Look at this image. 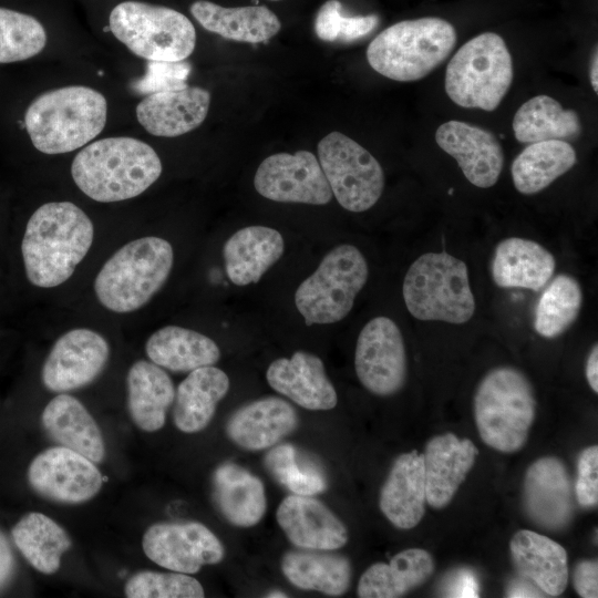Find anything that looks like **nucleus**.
I'll return each mask as SVG.
<instances>
[{"instance_id":"f257e3e1","label":"nucleus","mask_w":598,"mask_h":598,"mask_svg":"<svg viewBox=\"0 0 598 598\" xmlns=\"http://www.w3.org/2000/svg\"><path fill=\"white\" fill-rule=\"evenodd\" d=\"M94 239L90 217L71 202H50L29 218L21 243L28 280L54 288L65 282L89 252Z\"/></svg>"},{"instance_id":"f03ea898","label":"nucleus","mask_w":598,"mask_h":598,"mask_svg":"<svg viewBox=\"0 0 598 598\" xmlns=\"http://www.w3.org/2000/svg\"><path fill=\"white\" fill-rule=\"evenodd\" d=\"M161 174L162 162L153 147L127 136L106 137L86 145L71 166L75 185L100 203L136 197Z\"/></svg>"},{"instance_id":"7ed1b4c3","label":"nucleus","mask_w":598,"mask_h":598,"mask_svg":"<svg viewBox=\"0 0 598 598\" xmlns=\"http://www.w3.org/2000/svg\"><path fill=\"white\" fill-rule=\"evenodd\" d=\"M107 102L89 86L69 85L42 93L27 109L24 124L33 146L48 155L80 148L105 126Z\"/></svg>"},{"instance_id":"20e7f679","label":"nucleus","mask_w":598,"mask_h":598,"mask_svg":"<svg viewBox=\"0 0 598 598\" xmlns=\"http://www.w3.org/2000/svg\"><path fill=\"white\" fill-rule=\"evenodd\" d=\"M174 262L172 245L147 236L117 249L94 280L99 302L116 313L133 312L146 305L166 282Z\"/></svg>"},{"instance_id":"39448f33","label":"nucleus","mask_w":598,"mask_h":598,"mask_svg":"<svg viewBox=\"0 0 598 598\" xmlns=\"http://www.w3.org/2000/svg\"><path fill=\"white\" fill-rule=\"evenodd\" d=\"M455 28L448 21L425 17L396 22L380 32L367 49V60L379 74L399 82L429 75L452 52Z\"/></svg>"},{"instance_id":"423d86ee","label":"nucleus","mask_w":598,"mask_h":598,"mask_svg":"<svg viewBox=\"0 0 598 598\" xmlns=\"http://www.w3.org/2000/svg\"><path fill=\"white\" fill-rule=\"evenodd\" d=\"M535 412L533 386L515 368L492 369L476 389L477 431L486 445L502 453H514L525 445Z\"/></svg>"},{"instance_id":"0eeeda50","label":"nucleus","mask_w":598,"mask_h":598,"mask_svg":"<svg viewBox=\"0 0 598 598\" xmlns=\"http://www.w3.org/2000/svg\"><path fill=\"white\" fill-rule=\"evenodd\" d=\"M402 293L409 312L422 321L462 324L476 308L466 264L446 251L426 252L414 260Z\"/></svg>"},{"instance_id":"6e6552de","label":"nucleus","mask_w":598,"mask_h":598,"mask_svg":"<svg viewBox=\"0 0 598 598\" xmlns=\"http://www.w3.org/2000/svg\"><path fill=\"white\" fill-rule=\"evenodd\" d=\"M514 78L513 60L504 39L484 32L465 42L450 60L445 91L458 106L492 112Z\"/></svg>"},{"instance_id":"1a4fd4ad","label":"nucleus","mask_w":598,"mask_h":598,"mask_svg":"<svg viewBox=\"0 0 598 598\" xmlns=\"http://www.w3.org/2000/svg\"><path fill=\"white\" fill-rule=\"evenodd\" d=\"M109 27L130 51L148 61H183L196 44L190 20L168 7L123 1L111 11Z\"/></svg>"},{"instance_id":"9d476101","label":"nucleus","mask_w":598,"mask_h":598,"mask_svg":"<svg viewBox=\"0 0 598 598\" xmlns=\"http://www.w3.org/2000/svg\"><path fill=\"white\" fill-rule=\"evenodd\" d=\"M368 276L367 260L355 246L332 248L296 290L295 303L306 324H328L346 318Z\"/></svg>"},{"instance_id":"9b49d317","label":"nucleus","mask_w":598,"mask_h":598,"mask_svg":"<svg viewBox=\"0 0 598 598\" xmlns=\"http://www.w3.org/2000/svg\"><path fill=\"white\" fill-rule=\"evenodd\" d=\"M318 158L338 203L353 213L368 210L382 195L380 163L351 137L331 132L318 144Z\"/></svg>"},{"instance_id":"f8f14e48","label":"nucleus","mask_w":598,"mask_h":598,"mask_svg":"<svg viewBox=\"0 0 598 598\" xmlns=\"http://www.w3.org/2000/svg\"><path fill=\"white\" fill-rule=\"evenodd\" d=\"M354 368L361 384L370 392L388 396L406 380V352L398 324L388 317L371 319L360 331Z\"/></svg>"},{"instance_id":"ddd939ff","label":"nucleus","mask_w":598,"mask_h":598,"mask_svg":"<svg viewBox=\"0 0 598 598\" xmlns=\"http://www.w3.org/2000/svg\"><path fill=\"white\" fill-rule=\"evenodd\" d=\"M143 551L156 565L172 571L197 574L205 565L223 560L219 538L198 522H166L151 525L142 539Z\"/></svg>"},{"instance_id":"4468645a","label":"nucleus","mask_w":598,"mask_h":598,"mask_svg":"<svg viewBox=\"0 0 598 598\" xmlns=\"http://www.w3.org/2000/svg\"><path fill=\"white\" fill-rule=\"evenodd\" d=\"M28 482L42 497L61 504H81L102 488L103 477L95 463L58 445L39 453L28 467Z\"/></svg>"},{"instance_id":"2eb2a0df","label":"nucleus","mask_w":598,"mask_h":598,"mask_svg":"<svg viewBox=\"0 0 598 598\" xmlns=\"http://www.w3.org/2000/svg\"><path fill=\"white\" fill-rule=\"evenodd\" d=\"M254 186L262 197L280 203L326 205L332 198L319 161L308 151L268 156L256 171Z\"/></svg>"},{"instance_id":"dca6fc26","label":"nucleus","mask_w":598,"mask_h":598,"mask_svg":"<svg viewBox=\"0 0 598 598\" xmlns=\"http://www.w3.org/2000/svg\"><path fill=\"white\" fill-rule=\"evenodd\" d=\"M110 346L99 332L75 328L63 333L52 346L41 371L44 386L66 393L93 382L104 370Z\"/></svg>"},{"instance_id":"f3484780","label":"nucleus","mask_w":598,"mask_h":598,"mask_svg":"<svg viewBox=\"0 0 598 598\" xmlns=\"http://www.w3.org/2000/svg\"><path fill=\"white\" fill-rule=\"evenodd\" d=\"M524 508L528 517L548 530H561L574 516L571 480L557 457L535 461L526 471L523 485Z\"/></svg>"},{"instance_id":"a211bd4d","label":"nucleus","mask_w":598,"mask_h":598,"mask_svg":"<svg viewBox=\"0 0 598 598\" xmlns=\"http://www.w3.org/2000/svg\"><path fill=\"white\" fill-rule=\"evenodd\" d=\"M437 145L457 162L466 179L476 187L494 186L502 173L504 152L487 130L451 120L435 132Z\"/></svg>"},{"instance_id":"6ab92c4d","label":"nucleus","mask_w":598,"mask_h":598,"mask_svg":"<svg viewBox=\"0 0 598 598\" xmlns=\"http://www.w3.org/2000/svg\"><path fill=\"white\" fill-rule=\"evenodd\" d=\"M276 519L289 542L301 549L330 551L348 542V529L342 520L312 496L285 497L277 508Z\"/></svg>"},{"instance_id":"aec40b11","label":"nucleus","mask_w":598,"mask_h":598,"mask_svg":"<svg viewBox=\"0 0 598 598\" xmlns=\"http://www.w3.org/2000/svg\"><path fill=\"white\" fill-rule=\"evenodd\" d=\"M210 93L186 86L150 93L136 106L138 123L152 135L176 137L198 127L208 114Z\"/></svg>"},{"instance_id":"412c9836","label":"nucleus","mask_w":598,"mask_h":598,"mask_svg":"<svg viewBox=\"0 0 598 598\" xmlns=\"http://www.w3.org/2000/svg\"><path fill=\"white\" fill-rule=\"evenodd\" d=\"M266 379L275 391L303 409L327 411L337 405V392L327 377L323 362L312 353L297 351L290 359L272 361Z\"/></svg>"},{"instance_id":"4be33fe9","label":"nucleus","mask_w":598,"mask_h":598,"mask_svg":"<svg viewBox=\"0 0 598 598\" xmlns=\"http://www.w3.org/2000/svg\"><path fill=\"white\" fill-rule=\"evenodd\" d=\"M478 455L468 439L454 433L433 436L423 453L426 502L434 508L445 507L465 481Z\"/></svg>"},{"instance_id":"5701e85b","label":"nucleus","mask_w":598,"mask_h":598,"mask_svg":"<svg viewBox=\"0 0 598 598\" xmlns=\"http://www.w3.org/2000/svg\"><path fill=\"white\" fill-rule=\"evenodd\" d=\"M298 423L297 411L290 403L267 396L236 410L226 423V434L244 450L262 451L292 433Z\"/></svg>"},{"instance_id":"b1692460","label":"nucleus","mask_w":598,"mask_h":598,"mask_svg":"<svg viewBox=\"0 0 598 598\" xmlns=\"http://www.w3.org/2000/svg\"><path fill=\"white\" fill-rule=\"evenodd\" d=\"M425 503L423 454L403 453L395 458L381 487L380 509L395 527L411 529L422 519Z\"/></svg>"},{"instance_id":"393cba45","label":"nucleus","mask_w":598,"mask_h":598,"mask_svg":"<svg viewBox=\"0 0 598 598\" xmlns=\"http://www.w3.org/2000/svg\"><path fill=\"white\" fill-rule=\"evenodd\" d=\"M514 566L520 577L533 581L545 596L557 597L568 582V558L565 548L547 536L522 529L511 544Z\"/></svg>"},{"instance_id":"a878e982","label":"nucleus","mask_w":598,"mask_h":598,"mask_svg":"<svg viewBox=\"0 0 598 598\" xmlns=\"http://www.w3.org/2000/svg\"><path fill=\"white\" fill-rule=\"evenodd\" d=\"M555 257L540 244L520 237L499 241L492 259L491 271L501 288H524L539 291L551 279Z\"/></svg>"},{"instance_id":"bb28decb","label":"nucleus","mask_w":598,"mask_h":598,"mask_svg":"<svg viewBox=\"0 0 598 598\" xmlns=\"http://www.w3.org/2000/svg\"><path fill=\"white\" fill-rule=\"evenodd\" d=\"M41 422L48 435L59 445L84 455L95 464L104 460L102 432L76 398L59 393L44 408Z\"/></svg>"},{"instance_id":"cd10ccee","label":"nucleus","mask_w":598,"mask_h":598,"mask_svg":"<svg viewBox=\"0 0 598 598\" xmlns=\"http://www.w3.org/2000/svg\"><path fill=\"white\" fill-rule=\"evenodd\" d=\"M281 234L266 226L237 230L225 243L223 255L229 280L237 286L256 283L283 254Z\"/></svg>"},{"instance_id":"c85d7f7f","label":"nucleus","mask_w":598,"mask_h":598,"mask_svg":"<svg viewBox=\"0 0 598 598\" xmlns=\"http://www.w3.org/2000/svg\"><path fill=\"white\" fill-rule=\"evenodd\" d=\"M213 495L223 517L234 526H255L266 513L261 480L236 463H224L215 470Z\"/></svg>"},{"instance_id":"c756f323","label":"nucleus","mask_w":598,"mask_h":598,"mask_svg":"<svg viewBox=\"0 0 598 598\" xmlns=\"http://www.w3.org/2000/svg\"><path fill=\"white\" fill-rule=\"evenodd\" d=\"M189 11L205 30L238 42H267L281 28L278 17L265 6L225 8L197 0L190 4Z\"/></svg>"},{"instance_id":"7c9ffc66","label":"nucleus","mask_w":598,"mask_h":598,"mask_svg":"<svg viewBox=\"0 0 598 598\" xmlns=\"http://www.w3.org/2000/svg\"><path fill=\"white\" fill-rule=\"evenodd\" d=\"M127 411L142 431L156 432L166 421L175 399V388L163 368L152 361L138 360L126 377Z\"/></svg>"},{"instance_id":"2f4dec72","label":"nucleus","mask_w":598,"mask_h":598,"mask_svg":"<svg viewBox=\"0 0 598 598\" xmlns=\"http://www.w3.org/2000/svg\"><path fill=\"white\" fill-rule=\"evenodd\" d=\"M229 385L228 375L214 365L190 371L175 392V426L184 433H197L207 427Z\"/></svg>"},{"instance_id":"473e14b6","label":"nucleus","mask_w":598,"mask_h":598,"mask_svg":"<svg viewBox=\"0 0 598 598\" xmlns=\"http://www.w3.org/2000/svg\"><path fill=\"white\" fill-rule=\"evenodd\" d=\"M434 571V560L422 548H408L394 555L389 564L371 565L360 577L361 598H395L425 582Z\"/></svg>"},{"instance_id":"72a5a7b5","label":"nucleus","mask_w":598,"mask_h":598,"mask_svg":"<svg viewBox=\"0 0 598 598\" xmlns=\"http://www.w3.org/2000/svg\"><path fill=\"white\" fill-rule=\"evenodd\" d=\"M145 352L158 367L173 372H190L214 365L220 358L217 343L192 329L166 326L147 339Z\"/></svg>"},{"instance_id":"f704fd0d","label":"nucleus","mask_w":598,"mask_h":598,"mask_svg":"<svg viewBox=\"0 0 598 598\" xmlns=\"http://www.w3.org/2000/svg\"><path fill=\"white\" fill-rule=\"evenodd\" d=\"M280 566L288 581L302 590L338 597L350 587L351 564L339 554L290 550L283 554Z\"/></svg>"},{"instance_id":"c9c22d12","label":"nucleus","mask_w":598,"mask_h":598,"mask_svg":"<svg viewBox=\"0 0 598 598\" xmlns=\"http://www.w3.org/2000/svg\"><path fill=\"white\" fill-rule=\"evenodd\" d=\"M576 163V152L568 142L549 140L532 143L512 163L513 184L520 194L533 195L548 187Z\"/></svg>"},{"instance_id":"e433bc0d","label":"nucleus","mask_w":598,"mask_h":598,"mask_svg":"<svg viewBox=\"0 0 598 598\" xmlns=\"http://www.w3.org/2000/svg\"><path fill=\"white\" fill-rule=\"evenodd\" d=\"M513 132L519 143L549 140L575 141L581 133L578 114L566 110L546 94L536 95L523 103L513 118Z\"/></svg>"},{"instance_id":"4c0bfd02","label":"nucleus","mask_w":598,"mask_h":598,"mask_svg":"<svg viewBox=\"0 0 598 598\" xmlns=\"http://www.w3.org/2000/svg\"><path fill=\"white\" fill-rule=\"evenodd\" d=\"M12 539L25 560L44 575L56 573L62 555L72 546L69 534L39 512L22 516L12 528Z\"/></svg>"},{"instance_id":"58836bf2","label":"nucleus","mask_w":598,"mask_h":598,"mask_svg":"<svg viewBox=\"0 0 598 598\" xmlns=\"http://www.w3.org/2000/svg\"><path fill=\"white\" fill-rule=\"evenodd\" d=\"M584 295L571 276H556L542 292L535 307L534 328L547 339L563 334L577 319Z\"/></svg>"},{"instance_id":"ea45409f","label":"nucleus","mask_w":598,"mask_h":598,"mask_svg":"<svg viewBox=\"0 0 598 598\" xmlns=\"http://www.w3.org/2000/svg\"><path fill=\"white\" fill-rule=\"evenodd\" d=\"M47 44V32L34 17L0 8V63L28 60Z\"/></svg>"},{"instance_id":"a19ab883","label":"nucleus","mask_w":598,"mask_h":598,"mask_svg":"<svg viewBox=\"0 0 598 598\" xmlns=\"http://www.w3.org/2000/svg\"><path fill=\"white\" fill-rule=\"evenodd\" d=\"M264 463L270 475L292 494L313 496L327 489L322 473L298 463L297 451L290 444L272 447Z\"/></svg>"},{"instance_id":"79ce46f5","label":"nucleus","mask_w":598,"mask_h":598,"mask_svg":"<svg viewBox=\"0 0 598 598\" xmlns=\"http://www.w3.org/2000/svg\"><path fill=\"white\" fill-rule=\"evenodd\" d=\"M128 598H203L202 584L188 574L144 570L133 575L125 584Z\"/></svg>"},{"instance_id":"37998d69","label":"nucleus","mask_w":598,"mask_h":598,"mask_svg":"<svg viewBox=\"0 0 598 598\" xmlns=\"http://www.w3.org/2000/svg\"><path fill=\"white\" fill-rule=\"evenodd\" d=\"M379 24L377 14L347 17L338 0L326 1L318 10L315 32L328 42H352L371 33Z\"/></svg>"},{"instance_id":"c03bdc74","label":"nucleus","mask_w":598,"mask_h":598,"mask_svg":"<svg viewBox=\"0 0 598 598\" xmlns=\"http://www.w3.org/2000/svg\"><path fill=\"white\" fill-rule=\"evenodd\" d=\"M188 62L150 61L147 74L140 81L142 91L154 93L159 91L186 87V79L190 72Z\"/></svg>"},{"instance_id":"a18cd8bd","label":"nucleus","mask_w":598,"mask_h":598,"mask_svg":"<svg viewBox=\"0 0 598 598\" xmlns=\"http://www.w3.org/2000/svg\"><path fill=\"white\" fill-rule=\"evenodd\" d=\"M577 480L574 492L577 503L585 508H592L598 503V446L585 448L577 463Z\"/></svg>"},{"instance_id":"49530a36","label":"nucleus","mask_w":598,"mask_h":598,"mask_svg":"<svg viewBox=\"0 0 598 598\" xmlns=\"http://www.w3.org/2000/svg\"><path fill=\"white\" fill-rule=\"evenodd\" d=\"M443 592L446 597H478L480 581L476 574L466 567L451 571L443 584Z\"/></svg>"},{"instance_id":"de8ad7c7","label":"nucleus","mask_w":598,"mask_h":598,"mask_svg":"<svg viewBox=\"0 0 598 598\" xmlns=\"http://www.w3.org/2000/svg\"><path fill=\"white\" fill-rule=\"evenodd\" d=\"M574 587L582 598L598 597V564L597 560L585 559L574 569Z\"/></svg>"},{"instance_id":"09e8293b","label":"nucleus","mask_w":598,"mask_h":598,"mask_svg":"<svg viewBox=\"0 0 598 598\" xmlns=\"http://www.w3.org/2000/svg\"><path fill=\"white\" fill-rule=\"evenodd\" d=\"M14 569V556L10 544L0 530V588L11 578Z\"/></svg>"},{"instance_id":"8fccbe9b","label":"nucleus","mask_w":598,"mask_h":598,"mask_svg":"<svg viewBox=\"0 0 598 598\" xmlns=\"http://www.w3.org/2000/svg\"><path fill=\"white\" fill-rule=\"evenodd\" d=\"M507 597H545L544 592L530 580L518 576L507 586Z\"/></svg>"},{"instance_id":"3c124183","label":"nucleus","mask_w":598,"mask_h":598,"mask_svg":"<svg viewBox=\"0 0 598 598\" xmlns=\"http://www.w3.org/2000/svg\"><path fill=\"white\" fill-rule=\"evenodd\" d=\"M586 378L591 390L598 392V347L595 344L586 362Z\"/></svg>"},{"instance_id":"603ef678","label":"nucleus","mask_w":598,"mask_h":598,"mask_svg":"<svg viewBox=\"0 0 598 598\" xmlns=\"http://www.w3.org/2000/svg\"><path fill=\"white\" fill-rule=\"evenodd\" d=\"M597 62H598L597 50H595V53L591 58L590 70H589L590 83L595 93L598 92V81H597L598 64Z\"/></svg>"},{"instance_id":"864d4df0","label":"nucleus","mask_w":598,"mask_h":598,"mask_svg":"<svg viewBox=\"0 0 598 598\" xmlns=\"http://www.w3.org/2000/svg\"><path fill=\"white\" fill-rule=\"evenodd\" d=\"M267 597H272V598H275V597H288V596L285 595V594L281 592V591H271V592H269V595H267Z\"/></svg>"},{"instance_id":"5fc2aeb1","label":"nucleus","mask_w":598,"mask_h":598,"mask_svg":"<svg viewBox=\"0 0 598 598\" xmlns=\"http://www.w3.org/2000/svg\"><path fill=\"white\" fill-rule=\"evenodd\" d=\"M270 1H280V0H270Z\"/></svg>"}]
</instances>
